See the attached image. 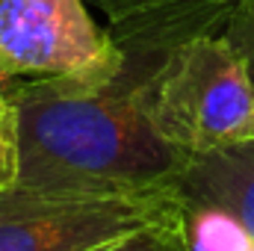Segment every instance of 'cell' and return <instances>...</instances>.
Returning <instances> with one entry per match:
<instances>
[{"mask_svg":"<svg viewBox=\"0 0 254 251\" xmlns=\"http://www.w3.org/2000/svg\"><path fill=\"white\" fill-rule=\"evenodd\" d=\"M160 57H127L107 86L57 80L12 83L21 125L18 184L54 192L151 195L175 187L187 157L148 122L139 77Z\"/></svg>","mask_w":254,"mask_h":251,"instance_id":"1","label":"cell"},{"mask_svg":"<svg viewBox=\"0 0 254 251\" xmlns=\"http://www.w3.org/2000/svg\"><path fill=\"white\" fill-rule=\"evenodd\" d=\"M136 89L151 127L187 160L254 142V80L225 33L172 45Z\"/></svg>","mask_w":254,"mask_h":251,"instance_id":"2","label":"cell"},{"mask_svg":"<svg viewBox=\"0 0 254 251\" xmlns=\"http://www.w3.org/2000/svg\"><path fill=\"white\" fill-rule=\"evenodd\" d=\"M127 68V54L98 27L83 0H0V80H57L107 86Z\"/></svg>","mask_w":254,"mask_h":251,"instance_id":"3","label":"cell"},{"mask_svg":"<svg viewBox=\"0 0 254 251\" xmlns=\"http://www.w3.org/2000/svg\"><path fill=\"white\" fill-rule=\"evenodd\" d=\"M178 187L151 195L54 192L15 184L0 192V251H98L166 222Z\"/></svg>","mask_w":254,"mask_h":251,"instance_id":"4","label":"cell"},{"mask_svg":"<svg viewBox=\"0 0 254 251\" xmlns=\"http://www.w3.org/2000/svg\"><path fill=\"white\" fill-rule=\"evenodd\" d=\"M127 57H163L172 45L222 33L246 0H95Z\"/></svg>","mask_w":254,"mask_h":251,"instance_id":"5","label":"cell"},{"mask_svg":"<svg viewBox=\"0 0 254 251\" xmlns=\"http://www.w3.org/2000/svg\"><path fill=\"white\" fill-rule=\"evenodd\" d=\"M175 187L190 198L228 207L254 234V142L190 157Z\"/></svg>","mask_w":254,"mask_h":251,"instance_id":"6","label":"cell"},{"mask_svg":"<svg viewBox=\"0 0 254 251\" xmlns=\"http://www.w3.org/2000/svg\"><path fill=\"white\" fill-rule=\"evenodd\" d=\"M178 234L187 251H254L249 225L222 204L190 198L178 189Z\"/></svg>","mask_w":254,"mask_h":251,"instance_id":"7","label":"cell"},{"mask_svg":"<svg viewBox=\"0 0 254 251\" xmlns=\"http://www.w3.org/2000/svg\"><path fill=\"white\" fill-rule=\"evenodd\" d=\"M21 172V125L18 107L12 101L9 86L0 83V192L18 184Z\"/></svg>","mask_w":254,"mask_h":251,"instance_id":"8","label":"cell"},{"mask_svg":"<svg viewBox=\"0 0 254 251\" xmlns=\"http://www.w3.org/2000/svg\"><path fill=\"white\" fill-rule=\"evenodd\" d=\"M98 251H187L181 243V234H178V201H175V210L166 222L142 228V231L122 237V240H116Z\"/></svg>","mask_w":254,"mask_h":251,"instance_id":"9","label":"cell"},{"mask_svg":"<svg viewBox=\"0 0 254 251\" xmlns=\"http://www.w3.org/2000/svg\"><path fill=\"white\" fill-rule=\"evenodd\" d=\"M222 33L240 48V54L246 57V65H249L252 80H254V0H246V3L231 15V21L225 24Z\"/></svg>","mask_w":254,"mask_h":251,"instance_id":"10","label":"cell"},{"mask_svg":"<svg viewBox=\"0 0 254 251\" xmlns=\"http://www.w3.org/2000/svg\"><path fill=\"white\" fill-rule=\"evenodd\" d=\"M0 83H3V80H0ZM3 86H6V83H3Z\"/></svg>","mask_w":254,"mask_h":251,"instance_id":"11","label":"cell"}]
</instances>
